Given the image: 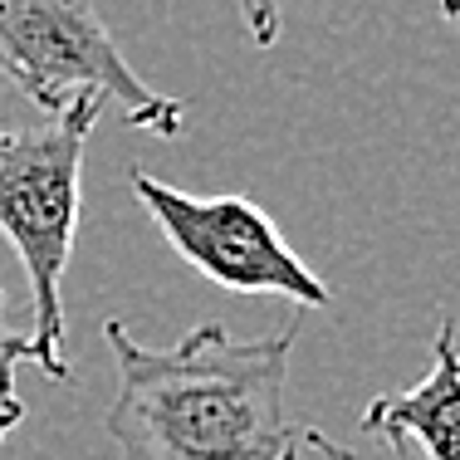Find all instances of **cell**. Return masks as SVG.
Here are the masks:
<instances>
[{"label":"cell","instance_id":"1","mask_svg":"<svg viewBox=\"0 0 460 460\" xmlns=\"http://www.w3.org/2000/svg\"><path fill=\"white\" fill-rule=\"evenodd\" d=\"M118 392L108 436L123 460H294L299 431L284 411L299 319L270 338H230L201 323L172 348H147L108 319Z\"/></svg>","mask_w":460,"mask_h":460},{"label":"cell","instance_id":"2","mask_svg":"<svg viewBox=\"0 0 460 460\" xmlns=\"http://www.w3.org/2000/svg\"><path fill=\"white\" fill-rule=\"evenodd\" d=\"M98 98H74L40 123L0 128V235L20 255L35 304L40 372L69 382L74 367L64 358V270L79 235L84 206V147L98 128Z\"/></svg>","mask_w":460,"mask_h":460},{"label":"cell","instance_id":"3","mask_svg":"<svg viewBox=\"0 0 460 460\" xmlns=\"http://www.w3.org/2000/svg\"><path fill=\"white\" fill-rule=\"evenodd\" d=\"M0 74L45 113L89 93L113 103L128 128L152 137L181 133L186 103L137 79L89 0H0Z\"/></svg>","mask_w":460,"mask_h":460},{"label":"cell","instance_id":"4","mask_svg":"<svg viewBox=\"0 0 460 460\" xmlns=\"http://www.w3.org/2000/svg\"><path fill=\"white\" fill-rule=\"evenodd\" d=\"M128 186L142 201V211L152 216V226L162 230V240L216 289L279 294L294 309H328L333 304V289L319 279V270H309V260H299L284 245L270 211L255 206L250 196L240 191L191 196L157 181L142 167L128 172Z\"/></svg>","mask_w":460,"mask_h":460},{"label":"cell","instance_id":"5","mask_svg":"<svg viewBox=\"0 0 460 460\" xmlns=\"http://www.w3.org/2000/svg\"><path fill=\"white\" fill-rule=\"evenodd\" d=\"M358 426L367 436H382L392 451L460 460V328L451 314H441V323H436L431 372L411 387L372 397Z\"/></svg>","mask_w":460,"mask_h":460},{"label":"cell","instance_id":"6","mask_svg":"<svg viewBox=\"0 0 460 460\" xmlns=\"http://www.w3.org/2000/svg\"><path fill=\"white\" fill-rule=\"evenodd\" d=\"M20 363L40 367V353H35V343H30L25 333H15V328L5 323V289H0V441L30 416L25 397L15 392V367Z\"/></svg>","mask_w":460,"mask_h":460},{"label":"cell","instance_id":"7","mask_svg":"<svg viewBox=\"0 0 460 460\" xmlns=\"http://www.w3.org/2000/svg\"><path fill=\"white\" fill-rule=\"evenodd\" d=\"M240 20H245V35L255 49H270L284 30V0H235Z\"/></svg>","mask_w":460,"mask_h":460},{"label":"cell","instance_id":"8","mask_svg":"<svg viewBox=\"0 0 460 460\" xmlns=\"http://www.w3.org/2000/svg\"><path fill=\"white\" fill-rule=\"evenodd\" d=\"M304 441H309V446H314V451H319V460H358L353 451H348V446H338V441H328V436H323V431H314V426H309V431H304Z\"/></svg>","mask_w":460,"mask_h":460},{"label":"cell","instance_id":"9","mask_svg":"<svg viewBox=\"0 0 460 460\" xmlns=\"http://www.w3.org/2000/svg\"><path fill=\"white\" fill-rule=\"evenodd\" d=\"M441 20L460 30V0H441Z\"/></svg>","mask_w":460,"mask_h":460}]
</instances>
